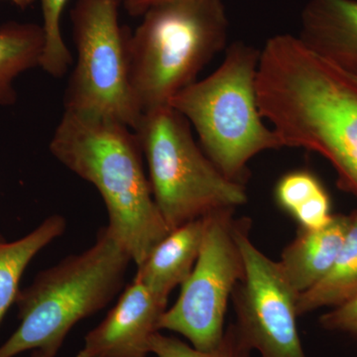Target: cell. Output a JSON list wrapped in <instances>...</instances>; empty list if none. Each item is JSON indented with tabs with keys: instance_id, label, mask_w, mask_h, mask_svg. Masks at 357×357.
<instances>
[{
	"instance_id": "1",
	"label": "cell",
	"mask_w": 357,
	"mask_h": 357,
	"mask_svg": "<svg viewBox=\"0 0 357 357\" xmlns=\"http://www.w3.org/2000/svg\"><path fill=\"white\" fill-rule=\"evenodd\" d=\"M258 105L283 147L321 155L337 185L357 199V77L276 35L260 53Z\"/></svg>"
},
{
	"instance_id": "2",
	"label": "cell",
	"mask_w": 357,
	"mask_h": 357,
	"mask_svg": "<svg viewBox=\"0 0 357 357\" xmlns=\"http://www.w3.org/2000/svg\"><path fill=\"white\" fill-rule=\"evenodd\" d=\"M50 151L95 185L107 206V227L140 266L171 230L155 203L136 133L114 119L65 110Z\"/></svg>"
},
{
	"instance_id": "3",
	"label": "cell",
	"mask_w": 357,
	"mask_h": 357,
	"mask_svg": "<svg viewBox=\"0 0 357 357\" xmlns=\"http://www.w3.org/2000/svg\"><path fill=\"white\" fill-rule=\"evenodd\" d=\"M131 255L105 227L96 243L37 275L20 291L16 304L20 325L0 345V357L58 347L77 323L100 312L121 290Z\"/></svg>"
},
{
	"instance_id": "4",
	"label": "cell",
	"mask_w": 357,
	"mask_h": 357,
	"mask_svg": "<svg viewBox=\"0 0 357 357\" xmlns=\"http://www.w3.org/2000/svg\"><path fill=\"white\" fill-rule=\"evenodd\" d=\"M129 33L130 81L142 115L170 107L225 47L222 0H166L148 9Z\"/></svg>"
},
{
	"instance_id": "5",
	"label": "cell",
	"mask_w": 357,
	"mask_h": 357,
	"mask_svg": "<svg viewBox=\"0 0 357 357\" xmlns=\"http://www.w3.org/2000/svg\"><path fill=\"white\" fill-rule=\"evenodd\" d=\"M260 51L236 42L213 74L176 95L170 107L199 134L204 153L218 170L245 185L249 161L266 150L283 148L263 122L258 105Z\"/></svg>"
},
{
	"instance_id": "6",
	"label": "cell",
	"mask_w": 357,
	"mask_h": 357,
	"mask_svg": "<svg viewBox=\"0 0 357 357\" xmlns=\"http://www.w3.org/2000/svg\"><path fill=\"white\" fill-rule=\"evenodd\" d=\"M134 132L146 159L155 203L171 231L248 202L245 185L218 170L197 145L190 122L173 107L143 115Z\"/></svg>"
},
{
	"instance_id": "7",
	"label": "cell",
	"mask_w": 357,
	"mask_h": 357,
	"mask_svg": "<svg viewBox=\"0 0 357 357\" xmlns=\"http://www.w3.org/2000/svg\"><path fill=\"white\" fill-rule=\"evenodd\" d=\"M122 0H77L70 18L77 61L66 89V112L114 119L136 130L142 119L130 81L129 31Z\"/></svg>"
},
{
	"instance_id": "8",
	"label": "cell",
	"mask_w": 357,
	"mask_h": 357,
	"mask_svg": "<svg viewBox=\"0 0 357 357\" xmlns=\"http://www.w3.org/2000/svg\"><path fill=\"white\" fill-rule=\"evenodd\" d=\"M234 211H220L206 217L194 269L182 284L177 302L160 318L159 331L180 333L199 351H211L220 344L227 304L245 273Z\"/></svg>"
},
{
	"instance_id": "9",
	"label": "cell",
	"mask_w": 357,
	"mask_h": 357,
	"mask_svg": "<svg viewBox=\"0 0 357 357\" xmlns=\"http://www.w3.org/2000/svg\"><path fill=\"white\" fill-rule=\"evenodd\" d=\"M251 220H236L245 273L231 295L236 324L260 357H307L298 332L295 292L276 261L251 241Z\"/></svg>"
},
{
	"instance_id": "10",
	"label": "cell",
	"mask_w": 357,
	"mask_h": 357,
	"mask_svg": "<svg viewBox=\"0 0 357 357\" xmlns=\"http://www.w3.org/2000/svg\"><path fill=\"white\" fill-rule=\"evenodd\" d=\"M166 307L133 280L102 323L86 335L76 357H147Z\"/></svg>"
},
{
	"instance_id": "11",
	"label": "cell",
	"mask_w": 357,
	"mask_h": 357,
	"mask_svg": "<svg viewBox=\"0 0 357 357\" xmlns=\"http://www.w3.org/2000/svg\"><path fill=\"white\" fill-rule=\"evenodd\" d=\"M298 38L319 57L357 77V0H307Z\"/></svg>"
},
{
	"instance_id": "12",
	"label": "cell",
	"mask_w": 357,
	"mask_h": 357,
	"mask_svg": "<svg viewBox=\"0 0 357 357\" xmlns=\"http://www.w3.org/2000/svg\"><path fill=\"white\" fill-rule=\"evenodd\" d=\"M349 225V215H333L323 229H301L284 248L277 264L296 293L306 292L330 271L344 245Z\"/></svg>"
},
{
	"instance_id": "13",
	"label": "cell",
	"mask_w": 357,
	"mask_h": 357,
	"mask_svg": "<svg viewBox=\"0 0 357 357\" xmlns=\"http://www.w3.org/2000/svg\"><path fill=\"white\" fill-rule=\"evenodd\" d=\"M204 229L206 217L172 230L137 267L133 280L167 304L174 289L182 286L191 275L201 250Z\"/></svg>"
},
{
	"instance_id": "14",
	"label": "cell",
	"mask_w": 357,
	"mask_h": 357,
	"mask_svg": "<svg viewBox=\"0 0 357 357\" xmlns=\"http://www.w3.org/2000/svg\"><path fill=\"white\" fill-rule=\"evenodd\" d=\"M344 245L330 271L297 300V314L302 317L323 307L342 306L357 297V210L349 213Z\"/></svg>"
},
{
	"instance_id": "15",
	"label": "cell",
	"mask_w": 357,
	"mask_h": 357,
	"mask_svg": "<svg viewBox=\"0 0 357 357\" xmlns=\"http://www.w3.org/2000/svg\"><path fill=\"white\" fill-rule=\"evenodd\" d=\"M66 225L62 215H53L17 241L0 237V321L17 298L26 267L42 249L64 234Z\"/></svg>"
},
{
	"instance_id": "16",
	"label": "cell",
	"mask_w": 357,
	"mask_h": 357,
	"mask_svg": "<svg viewBox=\"0 0 357 357\" xmlns=\"http://www.w3.org/2000/svg\"><path fill=\"white\" fill-rule=\"evenodd\" d=\"M45 46L43 27L34 23L8 22L0 26V105L8 107L17 100L13 82L35 67H40Z\"/></svg>"
},
{
	"instance_id": "17",
	"label": "cell",
	"mask_w": 357,
	"mask_h": 357,
	"mask_svg": "<svg viewBox=\"0 0 357 357\" xmlns=\"http://www.w3.org/2000/svg\"><path fill=\"white\" fill-rule=\"evenodd\" d=\"M248 340L236 321L225 328L217 347L208 351H199L177 337L155 333L150 340V354L156 357H251Z\"/></svg>"
},
{
	"instance_id": "18",
	"label": "cell",
	"mask_w": 357,
	"mask_h": 357,
	"mask_svg": "<svg viewBox=\"0 0 357 357\" xmlns=\"http://www.w3.org/2000/svg\"><path fill=\"white\" fill-rule=\"evenodd\" d=\"M43 14L45 46L40 67L50 76H64L73 57L63 38L61 18L68 0H40Z\"/></svg>"
},
{
	"instance_id": "19",
	"label": "cell",
	"mask_w": 357,
	"mask_h": 357,
	"mask_svg": "<svg viewBox=\"0 0 357 357\" xmlns=\"http://www.w3.org/2000/svg\"><path fill=\"white\" fill-rule=\"evenodd\" d=\"M324 189L323 183L311 171H293L279 178L275 187V199L282 210L292 215L301 204Z\"/></svg>"
},
{
	"instance_id": "20",
	"label": "cell",
	"mask_w": 357,
	"mask_h": 357,
	"mask_svg": "<svg viewBox=\"0 0 357 357\" xmlns=\"http://www.w3.org/2000/svg\"><path fill=\"white\" fill-rule=\"evenodd\" d=\"M291 215L303 229H319L328 225L333 215L330 195L326 188L301 204Z\"/></svg>"
},
{
	"instance_id": "21",
	"label": "cell",
	"mask_w": 357,
	"mask_h": 357,
	"mask_svg": "<svg viewBox=\"0 0 357 357\" xmlns=\"http://www.w3.org/2000/svg\"><path fill=\"white\" fill-rule=\"evenodd\" d=\"M319 324L324 330L349 335L357 340V297L321 314Z\"/></svg>"
},
{
	"instance_id": "22",
	"label": "cell",
	"mask_w": 357,
	"mask_h": 357,
	"mask_svg": "<svg viewBox=\"0 0 357 357\" xmlns=\"http://www.w3.org/2000/svg\"><path fill=\"white\" fill-rule=\"evenodd\" d=\"M166 0H122V6L126 13L133 17L142 16L148 9Z\"/></svg>"
},
{
	"instance_id": "23",
	"label": "cell",
	"mask_w": 357,
	"mask_h": 357,
	"mask_svg": "<svg viewBox=\"0 0 357 357\" xmlns=\"http://www.w3.org/2000/svg\"><path fill=\"white\" fill-rule=\"evenodd\" d=\"M58 347H46L32 351L31 357H56L59 351Z\"/></svg>"
},
{
	"instance_id": "24",
	"label": "cell",
	"mask_w": 357,
	"mask_h": 357,
	"mask_svg": "<svg viewBox=\"0 0 357 357\" xmlns=\"http://www.w3.org/2000/svg\"><path fill=\"white\" fill-rule=\"evenodd\" d=\"M8 1L13 2L16 6L20 8L25 9L27 7L31 6L36 0H8Z\"/></svg>"
}]
</instances>
